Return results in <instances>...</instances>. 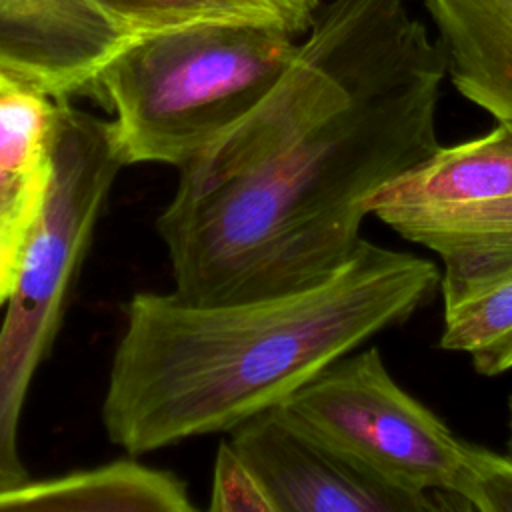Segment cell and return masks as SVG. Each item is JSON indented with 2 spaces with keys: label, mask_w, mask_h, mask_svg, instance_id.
<instances>
[{
  "label": "cell",
  "mask_w": 512,
  "mask_h": 512,
  "mask_svg": "<svg viewBox=\"0 0 512 512\" xmlns=\"http://www.w3.org/2000/svg\"><path fill=\"white\" fill-rule=\"evenodd\" d=\"M446 80L408 0L322 4L262 102L178 168L156 220L174 292L248 300L340 268L376 192L440 146Z\"/></svg>",
  "instance_id": "1"
},
{
  "label": "cell",
  "mask_w": 512,
  "mask_h": 512,
  "mask_svg": "<svg viewBox=\"0 0 512 512\" xmlns=\"http://www.w3.org/2000/svg\"><path fill=\"white\" fill-rule=\"evenodd\" d=\"M436 292L432 260L364 238L340 268L296 290L214 304L138 292L110 364L106 434L138 456L232 430L404 324Z\"/></svg>",
  "instance_id": "2"
},
{
  "label": "cell",
  "mask_w": 512,
  "mask_h": 512,
  "mask_svg": "<svg viewBox=\"0 0 512 512\" xmlns=\"http://www.w3.org/2000/svg\"><path fill=\"white\" fill-rule=\"evenodd\" d=\"M296 50V36L278 22L200 20L130 38L92 92L112 110L124 166L180 168L262 102Z\"/></svg>",
  "instance_id": "3"
},
{
  "label": "cell",
  "mask_w": 512,
  "mask_h": 512,
  "mask_svg": "<svg viewBox=\"0 0 512 512\" xmlns=\"http://www.w3.org/2000/svg\"><path fill=\"white\" fill-rule=\"evenodd\" d=\"M124 162L110 122L58 100L52 178L0 324V490L30 478L18 450L28 388L58 334L96 220Z\"/></svg>",
  "instance_id": "4"
},
{
  "label": "cell",
  "mask_w": 512,
  "mask_h": 512,
  "mask_svg": "<svg viewBox=\"0 0 512 512\" xmlns=\"http://www.w3.org/2000/svg\"><path fill=\"white\" fill-rule=\"evenodd\" d=\"M282 406L360 470L398 488L464 500L470 442L392 378L376 346L338 358Z\"/></svg>",
  "instance_id": "5"
},
{
  "label": "cell",
  "mask_w": 512,
  "mask_h": 512,
  "mask_svg": "<svg viewBox=\"0 0 512 512\" xmlns=\"http://www.w3.org/2000/svg\"><path fill=\"white\" fill-rule=\"evenodd\" d=\"M370 214L408 242L442 256L512 240V122L440 144L370 200Z\"/></svg>",
  "instance_id": "6"
},
{
  "label": "cell",
  "mask_w": 512,
  "mask_h": 512,
  "mask_svg": "<svg viewBox=\"0 0 512 512\" xmlns=\"http://www.w3.org/2000/svg\"><path fill=\"white\" fill-rule=\"evenodd\" d=\"M228 442L256 474L274 512L470 510L456 496L412 492L360 470L282 404L234 426Z\"/></svg>",
  "instance_id": "7"
},
{
  "label": "cell",
  "mask_w": 512,
  "mask_h": 512,
  "mask_svg": "<svg viewBox=\"0 0 512 512\" xmlns=\"http://www.w3.org/2000/svg\"><path fill=\"white\" fill-rule=\"evenodd\" d=\"M130 38L90 0H0V70L52 98L92 90Z\"/></svg>",
  "instance_id": "8"
},
{
  "label": "cell",
  "mask_w": 512,
  "mask_h": 512,
  "mask_svg": "<svg viewBox=\"0 0 512 512\" xmlns=\"http://www.w3.org/2000/svg\"><path fill=\"white\" fill-rule=\"evenodd\" d=\"M58 100L0 70V306L46 202Z\"/></svg>",
  "instance_id": "9"
},
{
  "label": "cell",
  "mask_w": 512,
  "mask_h": 512,
  "mask_svg": "<svg viewBox=\"0 0 512 512\" xmlns=\"http://www.w3.org/2000/svg\"><path fill=\"white\" fill-rule=\"evenodd\" d=\"M440 260L438 346L466 354L480 376L512 370V240L456 248Z\"/></svg>",
  "instance_id": "10"
},
{
  "label": "cell",
  "mask_w": 512,
  "mask_h": 512,
  "mask_svg": "<svg viewBox=\"0 0 512 512\" xmlns=\"http://www.w3.org/2000/svg\"><path fill=\"white\" fill-rule=\"evenodd\" d=\"M456 92L512 122V0H424Z\"/></svg>",
  "instance_id": "11"
},
{
  "label": "cell",
  "mask_w": 512,
  "mask_h": 512,
  "mask_svg": "<svg viewBox=\"0 0 512 512\" xmlns=\"http://www.w3.org/2000/svg\"><path fill=\"white\" fill-rule=\"evenodd\" d=\"M192 512L186 484L172 472L132 460L24 480L0 490V512Z\"/></svg>",
  "instance_id": "12"
},
{
  "label": "cell",
  "mask_w": 512,
  "mask_h": 512,
  "mask_svg": "<svg viewBox=\"0 0 512 512\" xmlns=\"http://www.w3.org/2000/svg\"><path fill=\"white\" fill-rule=\"evenodd\" d=\"M128 36H140L200 20H280L256 0H90ZM282 26V24H280ZM290 32V30H288Z\"/></svg>",
  "instance_id": "13"
},
{
  "label": "cell",
  "mask_w": 512,
  "mask_h": 512,
  "mask_svg": "<svg viewBox=\"0 0 512 512\" xmlns=\"http://www.w3.org/2000/svg\"><path fill=\"white\" fill-rule=\"evenodd\" d=\"M212 512H274L252 468L222 440L214 458L210 504Z\"/></svg>",
  "instance_id": "14"
},
{
  "label": "cell",
  "mask_w": 512,
  "mask_h": 512,
  "mask_svg": "<svg viewBox=\"0 0 512 512\" xmlns=\"http://www.w3.org/2000/svg\"><path fill=\"white\" fill-rule=\"evenodd\" d=\"M470 478L464 500L478 512H512V456L468 444Z\"/></svg>",
  "instance_id": "15"
},
{
  "label": "cell",
  "mask_w": 512,
  "mask_h": 512,
  "mask_svg": "<svg viewBox=\"0 0 512 512\" xmlns=\"http://www.w3.org/2000/svg\"><path fill=\"white\" fill-rule=\"evenodd\" d=\"M268 8L294 36L306 34L322 0H256Z\"/></svg>",
  "instance_id": "16"
},
{
  "label": "cell",
  "mask_w": 512,
  "mask_h": 512,
  "mask_svg": "<svg viewBox=\"0 0 512 512\" xmlns=\"http://www.w3.org/2000/svg\"><path fill=\"white\" fill-rule=\"evenodd\" d=\"M508 446L512 450V396L508 400Z\"/></svg>",
  "instance_id": "17"
}]
</instances>
